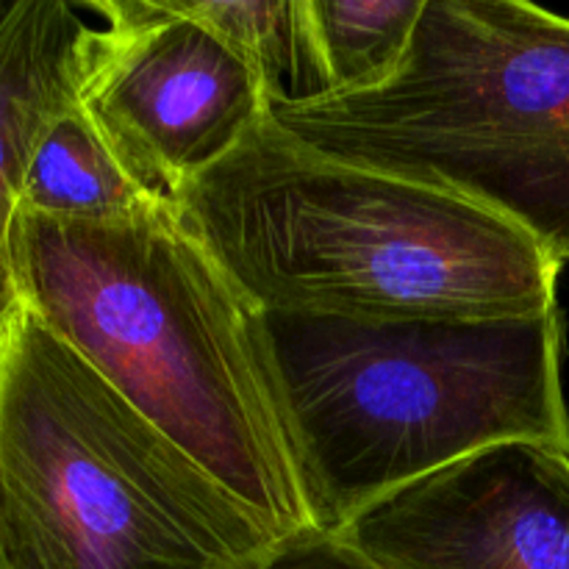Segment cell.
<instances>
[{"instance_id": "1", "label": "cell", "mask_w": 569, "mask_h": 569, "mask_svg": "<svg viewBox=\"0 0 569 569\" xmlns=\"http://www.w3.org/2000/svg\"><path fill=\"white\" fill-rule=\"evenodd\" d=\"M170 209L259 311L489 320L559 309L565 267L526 228L317 153L267 111Z\"/></svg>"}, {"instance_id": "2", "label": "cell", "mask_w": 569, "mask_h": 569, "mask_svg": "<svg viewBox=\"0 0 569 569\" xmlns=\"http://www.w3.org/2000/svg\"><path fill=\"white\" fill-rule=\"evenodd\" d=\"M278 542L317 533L256 309L170 203L126 222L17 211L9 289Z\"/></svg>"}, {"instance_id": "3", "label": "cell", "mask_w": 569, "mask_h": 569, "mask_svg": "<svg viewBox=\"0 0 569 569\" xmlns=\"http://www.w3.org/2000/svg\"><path fill=\"white\" fill-rule=\"evenodd\" d=\"M317 533L500 442L569 453L561 311L489 320L256 309Z\"/></svg>"}, {"instance_id": "4", "label": "cell", "mask_w": 569, "mask_h": 569, "mask_svg": "<svg viewBox=\"0 0 569 569\" xmlns=\"http://www.w3.org/2000/svg\"><path fill=\"white\" fill-rule=\"evenodd\" d=\"M278 539L20 298L0 306V569H259Z\"/></svg>"}, {"instance_id": "5", "label": "cell", "mask_w": 569, "mask_h": 569, "mask_svg": "<svg viewBox=\"0 0 569 569\" xmlns=\"http://www.w3.org/2000/svg\"><path fill=\"white\" fill-rule=\"evenodd\" d=\"M295 142L472 200L569 264V20L522 0H426L398 70L270 103Z\"/></svg>"}, {"instance_id": "6", "label": "cell", "mask_w": 569, "mask_h": 569, "mask_svg": "<svg viewBox=\"0 0 569 569\" xmlns=\"http://www.w3.org/2000/svg\"><path fill=\"white\" fill-rule=\"evenodd\" d=\"M78 6L106 17L81 109L128 176L170 203L264 117V83L226 39L170 0Z\"/></svg>"}, {"instance_id": "7", "label": "cell", "mask_w": 569, "mask_h": 569, "mask_svg": "<svg viewBox=\"0 0 569 569\" xmlns=\"http://www.w3.org/2000/svg\"><path fill=\"white\" fill-rule=\"evenodd\" d=\"M333 537L376 569H569V453L492 445L383 495Z\"/></svg>"}, {"instance_id": "8", "label": "cell", "mask_w": 569, "mask_h": 569, "mask_svg": "<svg viewBox=\"0 0 569 569\" xmlns=\"http://www.w3.org/2000/svg\"><path fill=\"white\" fill-rule=\"evenodd\" d=\"M98 33L70 0H14L0 22V306L28 167L50 122L81 100Z\"/></svg>"}, {"instance_id": "9", "label": "cell", "mask_w": 569, "mask_h": 569, "mask_svg": "<svg viewBox=\"0 0 569 569\" xmlns=\"http://www.w3.org/2000/svg\"><path fill=\"white\" fill-rule=\"evenodd\" d=\"M164 206L120 164L78 100L44 131L22 187V211L76 222H126Z\"/></svg>"}, {"instance_id": "10", "label": "cell", "mask_w": 569, "mask_h": 569, "mask_svg": "<svg viewBox=\"0 0 569 569\" xmlns=\"http://www.w3.org/2000/svg\"><path fill=\"white\" fill-rule=\"evenodd\" d=\"M253 64L270 103L326 98L303 0H170Z\"/></svg>"}, {"instance_id": "11", "label": "cell", "mask_w": 569, "mask_h": 569, "mask_svg": "<svg viewBox=\"0 0 569 569\" xmlns=\"http://www.w3.org/2000/svg\"><path fill=\"white\" fill-rule=\"evenodd\" d=\"M422 9L426 0H303L326 98L387 81L409 50Z\"/></svg>"}, {"instance_id": "12", "label": "cell", "mask_w": 569, "mask_h": 569, "mask_svg": "<svg viewBox=\"0 0 569 569\" xmlns=\"http://www.w3.org/2000/svg\"><path fill=\"white\" fill-rule=\"evenodd\" d=\"M259 569H376L333 533H309L278 545Z\"/></svg>"}, {"instance_id": "13", "label": "cell", "mask_w": 569, "mask_h": 569, "mask_svg": "<svg viewBox=\"0 0 569 569\" xmlns=\"http://www.w3.org/2000/svg\"><path fill=\"white\" fill-rule=\"evenodd\" d=\"M11 9H14V0H0V22L11 14Z\"/></svg>"}]
</instances>
